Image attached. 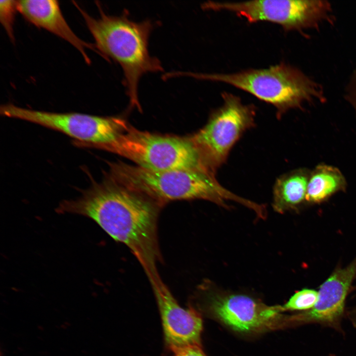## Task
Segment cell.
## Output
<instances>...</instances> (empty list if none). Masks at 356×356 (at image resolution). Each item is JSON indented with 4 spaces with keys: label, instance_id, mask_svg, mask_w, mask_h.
I'll return each mask as SVG.
<instances>
[{
    "label": "cell",
    "instance_id": "cell-2",
    "mask_svg": "<svg viewBox=\"0 0 356 356\" xmlns=\"http://www.w3.org/2000/svg\"><path fill=\"white\" fill-rule=\"evenodd\" d=\"M94 38L99 54L113 60L121 67L123 84L131 103L139 105V81L148 73L163 70L161 62L151 56L148 41L154 28L150 20L136 22L130 19L127 11L120 15L105 14L100 8V16L94 18L76 4Z\"/></svg>",
    "mask_w": 356,
    "mask_h": 356
},
{
    "label": "cell",
    "instance_id": "cell-10",
    "mask_svg": "<svg viewBox=\"0 0 356 356\" xmlns=\"http://www.w3.org/2000/svg\"><path fill=\"white\" fill-rule=\"evenodd\" d=\"M356 277V257L344 267L338 266L319 287L318 300L310 310L287 317V326L316 324L344 333L345 302Z\"/></svg>",
    "mask_w": 356,
    "mask_h": 356
},
{
    "label": "cell",
    "instance_id": "cell-4",
    "mask_svg": "<svg viewBox=\"0 0 356 356\" xmlns=\"http://www.w3.org/2000/svg\"><path fill=\"white\" fill-rule=\"evenodd\" d=\"M184 75L231 85L272 104L279 116L304 102L324 99V89L320 83L297 67L285 63L229 74L186 72Z\"/></svg>",
    "mask_w": 356,
    "mask_h": 356
},
{
    "label": "cell",
    "instance_id": "cell-13",
    "mask_svg": "<svg viewBox=\"0 0 356 356\" xmlns=\"http://www.w3.org/2000/svg\"><path fill=\"white\" fill-rule=\"evenodd\" d=\"M308 183L307 177L300 172L280 176L273 188V209L279 213L296 209L306 199Z\"/></svg>",
    "mask_w": 356,
    "mask_h": 356
},
{
    "label": "cell",
    "instance_id": "cell-8",
    "mask_svg": "<svg viewBox=\"0 0 356 356\" xmlns=\"http://www.w3.org/2000/svg\"><path fill=\"white\" fill-rule=\"evenodd\" d=\"M1 115L20 119L63 133L81 146L104 148L130 128L123 118L79 113L34 110L12 104L1 105Z\"/></svg>",
    "mask_w": 356,
    "mask_h": 356
},
{
    "label": "cell",
    "instance_id": "cell-6",
    "mask_svg": "<svg viewBox=\"0 0 356 356\" xmlns=\"http://www.w3.org/2000/svg\"><path fill=\"white\" fill-rule=\"evenodd\" d=\"M205 10H225L246 18L249 23L268 21L286 31L318 30L335 21L331 4L324 0H255L241 2L208 1Z\"/></svg>",
    "mask_w": 356,
    "mask_h": 356
},
{
    "label": "cell",
    "instance_id": "cell-16",
    "mask_svg": "<svg viewBox=\"0 0 356 356\" xmlns=\"http://www.w3.org/2000/svg\"><path fill=\"white\" fill-rule=\"evenodd\" d=\"M16 11H18L17 1L12 0L0 1V23L12 42L15 40L13 25Z\"/></svg>",
    "mask_w": 356,
    "mask_h": 356
},
{
    "label": "cell",
    "instance_id": "cell-14",
    "mask_svg": "<svg viewBox=\"0 0 356 356\" xmlns=\"http://www.w3.org/2000/svg\"><path fill=\"white\" fill-rule=\"evenodd\" d=\"M341 182L340 176L331 170L316 173L308 181L306 200L312 203L324 201L339 188Z\"/></svg>",
    "mask_w": 356,
    "mask_h": 356
},
{
    "label": "cell",
    "instance_id": "cell-5",
    "mask_svg": "<svg viewBox=\"0 0 356 356\" xmlns=\"http://www.w3.org/2000/svg\"><path fill=\"white\" fill-rule=\"evenodd\" d=\"M104 150L150 170L191 169L211 173L191 138L153 134L130 127Z\"/></svg>",
    "mask_w": 356,
    "mask_h": 356
},
{
    "label": "cell",
    "instance_id": "cell-15",
    "mask_svg": "<svg viewBox=\"0 0 356 356\" xmlns=\"http://www.w3.org/2000/svg\"><path fill=\"white\" fill-rule=\"evenodd\" d=\"M318 297V291L304 288L294 293L282 306V311H300L311 309L316 304Z\"/></svg>",
    "mask_w": 356,
    "mask_h": 356
},
{
    "label": "cell",
    "instance_id": "cell-17",
    "mask_svg": "<svg viewBox=\"0 0 356 356\" xmlns=\"http://www.w3.org/2000/svg\"><path fill=\"white\" fill-rule=\"evenodd\" d=\"M173 356H207L199 345H188L170 348Z\"/></svg>",
    "mask_w": 356,
    "mask_h": 356
},
{
    "label": "cell",
    "instance_id": "cell-7",
    "mask_svg": "<svg viewBox=\"0 0 356 356\" xmlns=\"http://www.w3.org/2000/svg\"><path fill=\"white\" fill-rule=\"evenodd\" d=\"M223 103L211 114L206 124L190 138L207 168L215 173L226 161L231 148L255 123L254 107L237 96L224 92Z\"/></svg>",
    "mask_w": 356,
    "mask_h": 356
},
{
    "label": "cell",
    "instance_id": "cell-9",
    "mask_svg": "<svg viewBox=\"0 0 356 356\" xmlns=\"http://www.w3.org/2000/svg\"><path fill=\"white\" fill-rule=\"evenodd\" d=\"M206 293L205 308L234 330L250 333L284 326L281 306H268L245 295Z\"/></svg>",
    "mask_w": 356,
    "mask_h": 356
},
{
    "label": "cell",
    "instance_id": "cell-3",
    "mask_svg": "<svg viewBox=\"0 0 356 356\" xmlns=\"http://www.w3.org/2000/svg\"><path fill=\"white\" fill-rule=\"evenodd\" d=\"M108 176L118 184L159 204L177 200L204 199L226 207L234 200L245 206L249 201L223 187L215 175L204 170L176 169L156 171L122 162L110 164Z\"/></svg>",
    "mask_w": 356,
    "mask_h": 356
},
{
    "label": "cell",
    "instance_id": "cell-11",
    "mask_svg": "<svg viewBox=\"0 0 356 356\" xmlns=\"http://www.w3.org/2000/svg\"><path fill=\"white\" fill-rule=\"evenodd\" d=\"M169 348L188 345H201L202 320L192 307L184 309L175 300L161 279L151 283Z\"/></svg>",
    "mask_w": 356,
    "mask_h": 356
},
{
    "label": "cell",
    "instance_id": "cell-18",
    "mask_svg": "<svg viewBox=\"0 0 356 356\" xmlns=\"http://www.w3.org/2000/svg\"><path fill=\"white\" fill-rule=\"evenodd\" d=\"M346 315L353 326L356 327V306L347 312Z\"/></svg>",
    "mask_w": 356,
    "mask_h": 356
},
{
    "label": "cell",
    "instance_id": "cell-1",
    "mask_svg": "<svg viewBox=\"0 0 356 356\" xmlns=\"http://www.w3.org/2000/svg\"><path fill=\"white\" fill-rule=\"evenodd\" d=\"M159 205L107 177L79 198L62 202L56 210L94 221L115 241L131 250L151 282L161 278L156 267L160 258L157 237Z\"/></svg>",
    "mask_w": 356,
    "mask_h": 356
},
{
    "label": "cell",
    "instance_id": "cell-19",
    "mask_svg": "<svg viewBox=\"0 0 356 356\" xmlns=\"http://www.w3.org/2000/svg\"><path fill=\"white\" fill-rule=\"evenodd\" d=\"M328 356H335V355L334 354H329Z\"/></svg>",
    "mask_w": 356,
    "mask_h": 356
},
{
    "label": "cell",
    "instance_id": "cell-12",
    "mask_svg": "<svg viewBox=\"0 0 356 356\" xmlns=\"http://www.w3.org/2000/svg\"><path fill=\"white\" fill-rule=\"evenodd\" d=\"M18 11L29 22L44 29L68 42L81 54L88 64L90 63L86 49L98 53L94 44L79 38L65 19L58 1L55 0H17Z\"/></svg>",
    "mask_w": 356,
    "mask_h": 356
}]
</instances>
